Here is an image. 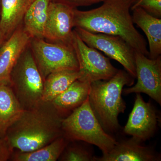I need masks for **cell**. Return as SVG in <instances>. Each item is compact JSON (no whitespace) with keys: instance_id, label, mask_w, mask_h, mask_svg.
Returning <instances> with one entry per match:
<instances>
[{"instance_id":"6da1fadb","label":"cell","mask_w":161,"mask_h":161,"mask_svg":"<svg viewBox=\"0 0 161 161\" xmlns=\"http://www.w3.org/2000/svg\"><path fill=\"white\" fill-rule=\"evenodd\" d=\"M138 0H103L95 9L82 11L74 8V28L93 33L119 36L136 52L148 57L147 42L136 29L130 13Z\"/></svg>"},{"instance_id":"7a4b0ae2","label":"cell","mask_w":161,"mask_h":161,"mask_svg":"<svg viewBox=\"0 0 161 161\" xmlns=\"http://www.w3.org/2000/svg\"><path fill=\"white\" fill-rule=\"evenodd\" d=\"M64 117L51 102L42 101L24 110L5 134L12 149L29 152L48 145L63 135L61 123Z\"/></svg>"},{"instance_id":"3957f363","label":"cell","mask_w":161,"mask_h":161,"mask_svg":"<svg viewBox=\"0 0 161 161\" xmlns=\"http://www.w3.org/2000/svg\"><path fill=\"white\" fill-rule=\"evenodd\" d=\"M134 79L125 70L118 69L109 79L90 83V106L103 130L110 135L119 130L118 116L125 110L126 103L122 97L124 86H132Z\"/></svg>"},{"instance_id":"277c9868","label":"cell","mask_w":161,"mask_h":161,"mask_svg":"<svg viewBox=\"0 0 161 161\" xmlns=\"http://www.w3.org/2000/svg\"><path fill=\"white\" fill-rule=\"evenodd\" d=\"M61 127L63 135L68 140L95 145L103 154L111 151L117 143L99 123L90 106L88 97L80 106L63 119Z\"/></svg>"},{"instance_id":"5b68a950","label":"cell","mask_w":161,"mask_h":161,"mask_svg":"<svg viewBox=\"0 0 161 161\" xmlns=\"http://www.w3.org/2000/svg\"><path fill=\"white\" fill-rule=\"evenodd\" d=\"M10 81L12 88L23 109L31 108L42 101L43 80L29 44L13 68Z\"/></svg>"},{"instance_id":"8992f818","label":"cell","mask_w":161,"mask_h":161,"mask_svg":"<svg viewBox=\"0 0 161 161\" xmlns=\"http://www.w3.org/2000/svg\"><path fill=\"white\" fill-rule=\"evenodd\" d=\"M29 46L43 80L53 72L79 70L72 44L52 43L43 39L31 38Z\"/></svg>"},{"instance_id":"52a82bcc","label":"cell","mask_w":161,"mask_h":161,"mask_svg":"<svg viewBox=\"0 0 161 161\" xmlns=\"http://www.w3.org/2000/svg\"><path fill=\"white\" fill-rule=\"evenodd\" d=\"M88 46L103 52L108 58L116 60L134 78H136L135 51L119 36L93 33L79 28L74 29Z\"/></svg>"},{"instance_id":"ba28073f","label":"cell","mask_w":161,"mask_h":161,"mask_svg":"<svg viewBox=\"0 0 161 161\" xmlns=\"http://www.w3.org/2000/svg\"><path fill=\"white\" fill-rule=\"evenodd\" d=\"M72 44L79 64L78 80L89 82L108 80L117 73L118 69L112 65L110 59L98 50L88 46L74 30Z\"/></svg>"},{"instance_id":"9c48e42d","label":"cell","mask_w":161,"mask_h":161,"mask_svg":"<svg viewBox=\"0 0 161 161\" xmlns=\"http://www.w3.org/2000/svg\"><path fill=\"white\" fill-rule=\"evenodd\" d=\"M135 64L137 82L123 89L124 95L144 93L161 105V56L152 59L135 52Z\"/></svg>"},{"instance_id":"30bf717a","label":"cell","mask_w":161,"mask_h":161,"mask_svg":"<svg viewBox=\"0 0 161 161\" xmlns=\"http://www.w3.org/2000/svg\"><path fill=\"white\" fill-rule=\"evenodd\" d=\"M158 121L154 107L150 103L146 102L141 93H136L133 108L124 127V132L143 142L154 135Z\"/></svg>"},{"instance_id":"8fae6325","label":"cell","mask_w":161,"mask_h":161,"mask_svg":"<svg viewBox=\"0 0 161 161\" xmlns=\"http://www.w3.org/2000/svg\"><path fill=\"white\" fill-rule=\"evenodd\" d=\"M74 8L51 1L43 39L52 43L72 44L74 29Z\"/></svg>"},{"instance_id":"7c38bea8","label":"cell","mask_w":161,"mask_h":161,"mask_svg":"<svg viewBox=\"0 0 161 161\" xmlns=\"http://www.w3.org/2000/svg\"><path fill=\"white\" fill-rule=\"evenodd\" d=\"M31 39L22 25L2 44L0 47V84L10 85L13 68Z\"/></svg>"},{"instance_id":"4fadbf2b","label":"cell","mask_w":161,"mask_h":161,"mask_svg":"<svg viewBox=\"0 0 161 161\" xmlns=\"http://www.w3.org/2000/svg\"><path fill=\"white\" fill-rule=\"evenodd\" d=\"M133 137L117 142L113 149L94 161H159L161 155Z\"/></svg>"},{"instance_id":"5bb4252c","label":"cell","mask_w":161,"mask_h":161,"mask_svg":"<svg viewBox=\"0 0 161 161\" xmlns=\"http://www.w3.org/2000/svg\"><path fill=\"white\" fill-rule=\"evenodd\" d=\"M134 24L146 35L149 50L148 58L154 59L161 55V19L153 16L140 7L131 9Z\"/></svg>"},{"instance_id":"9a60e30c","label":"cell","mask_w":161,"mask_h":161,"mask_svg":"<svg viewBox=\"0 0 161 161\" xmlns=\"http://www.w3.org/2000/svg\"><path fill=\"white\" fill-rule=\"evenodd\" d=\"M35 0H1L0 29L7 40L22 25L23 18Z\"/></svg>"},{"instance_id":"2e32d148","label":"cell","mask_w":161,"mask_h":161,"mask_svg":"<svg viewBox=\"0 0 161 161\" xmlns=\"http://www.w3.org/2000/svg\"><path fill=\"white\" fill-rule=\"evenodd\" d=\"M90 83L77 79L51 102L60 115L70 114L86 100L89 94Z\"/></svg>"},{"instance_id":"e0dca14e","label":"cell","mask_w":161,"mask_h":161,"mask_svg":"<svg viewBox=\"0 0 161 161\" xmlns=\"http://www.w3.org/2000/svg\"><path fill=\"white\" fill-rule=\"evenodd\" d=\"M23 109L10 85L0 84V136L19 117Z\"/></svg>"},{"instance_id":"ac0fdd59","label":"cell","mask_w":161,"mask_h":161,"mask_svg":"<svg viewBox=\"0 0 161 161\" xmlns=\"http://www.w3.org/2000/svg\"><path fill=\"white\" fill-rule=\"evenodd\" d=\"M51 1L35 0L25 14L22 25L31 38L43 39Z\"/></svg>"},{"instance_id":"d6986e66","label":"cell","mask_w":161,"mask_h":161,"mask_svg":"<svg viewBox=\"0 0 161 161\" xmlns=\"http://www.w3.org/2000/svg\"><path fill=\"white\" fill-rule=\"evenodd\" d=\"M79 78V72L75 70H63L50 74L43 80L42 101L51 102Z\"/></svg>"},{"instance_id":"ffe728a7","label":"cell","mask_w":161,"mask_h":161,"mask_svg":"<svg viewBox=\"0 0 161 161\" xmlns=\"http://www.w3.org/2000/svg\"><path fill=\"white\" fill-rule=\"evenodd\" d=\"M67 139L64 135L38 150L20 152L14 157L15 161H56L62 155L67 146Z\"/></svg>"},{"instance_id":"44dd1931","label":"cell","mask_w":161,"mask_h":161,"mask_svg":"<svg viewBox=\"0 0 161 161\" xmlns=\"http://www.w3.org/2000/svg\"><path fill=\"white\" fill-rule=\"evenodd\" d=\"M61 158L64 161H94L95 156L92 149L80 147L72 146L65 148Z\"/></svg>"},{"instance_id":"7402d4cb","label":"cell","mask_w":161,"mask_h":161,"mask_svg":"<svg viewBox=\"0 0 161 161\" xmlns=\"http://www.w3.org/2000/svg\"><path fill=\"white\" fill-rule=\"evenodd\" d=\"M137 6L153 16L161 19V0H138L131 9Z\"/></svg>"},{"instance_id":"603a6c76","label":"cell","mask_w":161,"mask_h":161,"mask_svg":"<svg viewBox=\"0 0 161 161\" xmlns=\"http://www.w3.org/2000/svg\"><path fill=\"white\" fill-rule=\"evenodd\" d=\"M53 2L63 3L73 8H78L81 6H92L102 3L103 0H52Z\"/></svg>"},{"instance_id":"cb8c5ba5","label":"cell","mask_w":161,"mask_h":161,"mask_svg":"<svg viewBox=\"0 0 161 161\" xmlns=\"http://www.w3.org/2000/svg\"><path fill=\"white\" fill-rule=\"evenodd\" d=\"M12 150L5 137L0 136V161L9 160L11 157Z\"/></svg>"},{"instance_id":"d4e9b609","label":"cell","mask_w":161,"mask_h":161,"mask_svg":"<svg viewBox=\"0 0 161 161\" xmlns=\"http://www.w3.org/2000/svg\"><path fill=\"white\" fill-rule=\"evenodd\" d=\"M6 40V38L3 35V32L1 31V29H0V47L2 46V44L4 43V41Z\"/></svg>"},{"instance_id":"484cf974","label":"cell","mask_w":161,"mask_h":161,"mask_svg":"<svg viewBox=\"0 0 161 161\" xmlns=\"http://www.w3.org/2000/svg\"><path fill=\"white\" fill-rule=\"evenodd\" d=\"M1 0H0V4H1Z\"/></svg>"}]
</instances>
